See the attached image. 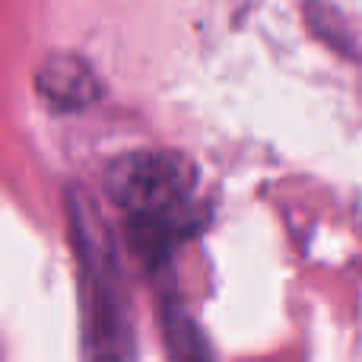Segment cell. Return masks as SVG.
Wrapping results in <instances>:
<instances>
[{"mask_svg": "<svg viewBox=\"0 0 362 362\" xmlns=\"http://www.w3.org/2000/svg\"><path fill=\"white\" fill-rule=\"evenodd\" d=\"M191 163L178 153L137 150L115 159L105 191L131 226V242L146 261H159L181 242L194 197Z\"/></svg>", "mask_w": 362, "mask_h": 362, "instance_id": "obj_1", "label": "cell"}, {"mask_svg": "<svg viewBox=\"0 0 362 362\" xmlns=\"http://www.w3.org/2000/svg\"><path fill=\"white\" fill-rule=\"evenodd\" d=\"M35 86L48 105L61 112H76L99 99V83L95 74L86 67V61L74 54H54L42 64L35 76Z\"/></svg>", "mask_w": 362, "mask_h": 362, "instance_id": "obj_2", "label": "cell"}, {"mask_svg": "<svg viewBox=\"0 0 362 362\" xmlns=\"http://www.w3.org/2000/svg\"><path fill=\"white\" fill-rule=\"evenodd\" d=\"M163 327H165V350L169 362H213L210 346L204 344V334L191 321V315L178 302H165L163 308Z\"/></svg>", "mask_w": 362, "mask_h": 362, "instance_id": "obj_3", "label": "cell"}]
</instances>
